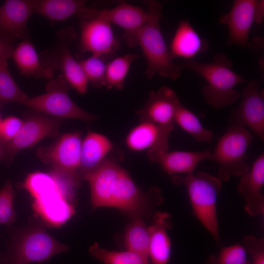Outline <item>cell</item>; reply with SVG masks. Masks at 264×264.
Instances as JSON below:
<instances>
[{"label":"cell","instance_id":"obj_1","mask_svg":"<svg viewBox=\"0 0 264 264\" xmlns=\"http://www.w3.org/2000/svg\"><path fill=\"white\" fill-rule=\"evenodd\" d=\"M112 152L87 180L93 208H116L132 218L148 214L163 200L156 187L143 192L120 165V154Z\"/></svg>","mask_w":264,"mask_h":264},{"label":"cell","instance_id":"obj_2","mask_svg":"<svg viewBox=\"0 0 264 264\" xmlns=\"http://www.w3.org/2000/svg\"><path fill=\"white\" fill-rule=\"evenodd\" d=\"M22 186L33 198L36 215L48 224L60 226L74 214L75 190L53 174H31Z\"/></svg>","mask_w":264,"mask_h":264},{"label":"cell","instance_id":"obj_3","mask_svg":"<svg viewBox=\"0 0 264 264\" xmlns=\"http://www.w3.org/2000/svg\"><path fill=\"white\" fill-rule=\"evenodd\" d=\"M182 69H189L201 75L206 84L201 89L204 100L215 109L229 106L237 101L241 95L235 88L246 80L232 69L231 60L224 53L215 54L210 63L186 60L177 64Z\"/></svg>","mask_w":264,"mask_h":264},{"label":"cell","instance_id":"obj_4","mask_svg":"<svg viewBox=\"0 0 264 264\" xmlns=\"http://www.w3.org/2000/svg\"><path fill=\"white\" fill-rule=\"evenodd\" d=\"M145 2L149 19L138 34L135 46L141 47L146 60L145 75L148 78L157 74L176 80L180 76L182 69L173 61L161 31L159 21L162 5L157 0Z\"/></svg>","mask_w":264,"mask_h":264},{"label":"cell","instance_id":"obj_5","mask_svg":"<svg viewBox=\"0 0 264 264\" xmlns=\"http://www.w3.org/2000/svg\"><path fill=\"white\" fill-rule=\"evenodd\" d=\"M171 181L185 188L194 215L214 241L220 243L217 201L222 189V181L217 176L204 172L174 175Z\"/></svg>","mask_w":264,"mask_h":264},{"label":"cell","instance_id":"obj_6","mask_svg":"<svg viewBox=\"0 0 264 264\" xmlns=\"http://www.w3.org/2000/svg\"><path fill=\"white\" fill-rule=\"evenodd\" d=\"M68 249L42 225L31 224L12 235L4 262L10 264L42 263Z\"/></svg>","mask_w":264,"mask_h":264},{"label":"cell","instance_id":"obj_7","mask_svg":"<svg viewBox=\"0 0 264 264\" xmlns=\"http://www.w3.org/2000/svg\"><path fill=\"white\" fill-rule=\"evenodd\" d=\"M253 138V134L244 126L231 122L219 139L212 151L211 160L219 165L217 177L220 181L241 176L249 170L246 154Z\"/></svg>","mask_w":264,"mask_h":264},{"label":"cell","instance_id":"obj_8","mask_svg":"<svg viewBox=\"0 0 264 264\" xmlns=\"http://www.w3.org/2000/svg\"><path fill=\"white\" fill-rule=\"evenodd\" d=\"M53 46L39 54L42 63L46 67L61 72L71 88L80 94L87 92L88 81L79 63L70 51V45L77 37L74 27H63L55 34Z\"/></svg>","mask_w":264,"mask_h":264},{"label":"cell","instance_id":"obj_9","mask_svg":"<svg viewBox=\"0 0 264 264\" xmlns=\"http://www.w3.org/2000/svg\"><path fill=\"white\" fill-rule=\"evenodd\" d=\"M71 88L63 75L49 79L45 86V93L29 97L20 104L35 111L61 119L68 118L93 121L97 118L79 107L70 98L68 91Z\"/></svg>","mask_w":264,"mask_h":264},{"label":"cell","instance_id":"obj_10","mask_svg":"<svg viewBox=\"0 0 264 264\" xmlns=\"http://www.w3.org/2000/svg\"><path fill=\"white\" fill-rule=\"evenodd\" d=\"M82 139L78 132L65 133L54 142L37 149V156L52 168V174L79 186L78 176Z\"/></svg>","mask_w":264,"mask_h":264},{"label":"cell","instance_id":"obj_11","mask_svg":"<svg viewBox=\"0 0 264 264\" xmlns=\"http://www.w3.org/2000/svg\"><path fill=\"white\" fill-rule=\"evenodd\" d=\"M80 28L78 48L103 60L113 56L119 48L111 23L101 16L98 9L87 7L77 15Z\"/></svg>","mask_w":264,"mask_h":264},{"label":"cell","instance_id":"obj_12","mask_svg":"<svg viewBox=\"0 0 264 264\" xmlns=\"http://www.w3.org/2000/svg\"><path fill=\"white\" fill-rule=\"evenodd\" d=\"M264 16V0H235L230 11L222 15L219 19L229 30L227 45L255 50L254 44L248 40V35L253 23L261 22Z\"/></svg>","mask_w":264,"mask_h":264},{"label":"cell","instance_id":"obj_13","mask_svg":"<svg viewBox=\"0 0 264 264\" xmlns=\"http://www.w3.org/2000/svg\"><path fill=\"white\" fill-rule=\"evenodd\" d=\"M62 120L39 112L28 116L16 136L5 146L4 163L9 165L19 152L45 138L59 137Z\"/></svg>","mask_w":264,"mask_h":264},{"label":"cell","instance_id":"obj_14","mask_svg":"<svg viewBox=\"0 0 264 264\" xmlns=\"http://www.w3.org/2000/svg\"><path fill=\"white\" fill-rule=\"evenodd\" d=\"M258 80H253L244 88L239 105L233 112L231 122L248 128L262 141L264 140V91Z\"/></svg>","mask_w":264,"mask_h":264},{"label":"cell","instance_id":"obj_15","mask_svg":"<svg viewBox=\"0 0 264 264\" xmlns=\"http://www.w3.org/2000/svg\"><path fill=\"white\" fill-rule=\"evenodd\" d=\"M33 12V0L4 1L0 6V37L14 42L28 39L27 22Z\"/></svg>","mask_w":264,"mask_h":264},{"label":"cell","instance_id":"obj_16","mask_svg":"<svg viewBox=\"0 0 264 264\" xmlns=\"http://www.w3.org/2000/svg\"><path fill=\"white\" fill-rule=\"evenodd\" d=\"M174 128L141 121L129 132L125 142L128 149L133 152L146 151L147 154L167 151L169 139Z\"/></svg>","mask_w":264,"mask_h":264},{"label":"cell","instance_id":"obj_17","mask_svg":"<svg viewBox=\"0 0 264 264\" xmlns=\"http://www.w3.org/2000/svg\"><path fill=\"white\" fill-rule=\"evenodd\" d=\"M180 101L176 92L163 86L151 91L144 106L137 111L141 121H147L163 126L175 127L174 116Z\"/></svg>","mask_w":264,"mask_h":264},{"label":"cell","instance_id":"obj_18","mask_svg":"<svg viewBox=\"0 0 264 264\" xmlns=\"http://www.w3.org/2000/svg\"><path fill=\"white\" fill-rule=\"evenodd\" d=\"M98 12L111 24L123 29V38L130 47L135 46L138 34L149 19L148 10L125 2L111 9L98 10Z\"/></svg>","mask_w":264,"mask_h":264},{"label":"cell","instance_id":"obj_19","mask_svg":"<svg viewBox=\"0 0 264 264\" xmlns=\"http://www.w3.org/2000/svg\"><path fill=\"white\" fill-rule=\"evenodd\" d=\"M264 154L254 161L249 170L241 176L238 192L244 198V210L250 216L264 214Z\"/></svg>","mask_w":264,"mask_h":264},{"label":"cell","instance_id":"obj_20","mask_svg":"<svg viewBox=\"0 0 264 264\" xmlns=\"http://www.w3.org/2000/svg\"><path fill=\"white\" fill-rule=\"evenodd\" d=\"M113 144L105 135L88 131L82 140L78 176L87 180L104 162L113 150Z\"/></svg>","mask_w":264,"mask_h":264},{"label":"cell","instance_id":"obj_21","mask_svg":"<svg viewBox=\"0 0 264 264\" xmlns=\"http://www.w3.org/2000/svg\"><path fill=\"white\" fill-rule=\"evenodd\" d=\"M212 151L160 152L147 154L149 159L158 164L166 173L171 175H185L194 173L195 169L202 161L210 159Z\"/></svg>","mask_w":264,"mask_h":264},{"label":"cell","instance_id":"obj_22","mask_svg":"<svg viewBox=\"0 0 264 264\" xmlns=\"http://www.w3.org/2000/svg\"><path fill=\"white\" fill-rule=\"evenodd\" d=\"M170 216L166 212H156L152 224L148 227V256L151 264H168L171 243L167 233L171 226Z\"/></svg>","mask_w":264,"mask_h":264},{"label":"cell","instance_id":"obj_23","mask_svg":"<svg viewBox=\"0 0 264 264\" xmlns=\"http://www.w3.org/2000/svg\"><path fill=\"white\" fill-rule=\"evenodd\" d=\"M202 39L188 20L180 21L172 39L169 53L172 59L188 60L207 49Z\"/></svg>","mask_w":264,"mask_h":264},{"label":"cell","instance_id":"obj_24","mask_svg":"<svg viewBox=\"0 0 264 264\" xmlns=\"http://www.w3.org/2000/svg\"><path fill=\"white\" fill-rule=\"evenodd\" d=\"M11 57L22 75L48 80L54 77L55 71L42 63L29 39L23 40L15 46Z\"/></svg>","mask_w":264,"mask_h":264},{"label":"cell","instance_id":"obj_25","mask_svg":"<svg viewBox=\"0 0 264 264\" xmlns=\"http://www.w3.org/2000/svg\"><path fill=\"white\" fill-rule=\"evenodd\" d=\"M83 0H33V12L52 21H64L78 15L87 6Z\"/></svg>","mask_w":264,"mask_h":264},{"label":"cell","instance_id":"obj_26","mask_svg":"<svg viewBox=\"0 0 264 264\" xmlns=\"http://www.w3.org/2000/svg\"><path fill=\"white\" fill-rule=\"evenodd\" d=\"M175 123L190 134L198 143H210L214 136L213 132L205 129L197 116L179 101L176 106Z\"/></svg>","mask_w":264,"mask_h":264},{"label":"cell","instance_id":"obj_27","mask_svg":"<svg viewBox=\"0 0 264 264\" xmlns=\"http://www.w3.org/2000/svg\"><path fill=\"white\" fill-rule=\"evenodd\" d=\"M124 242L127 250L149 257L148 227L146 225L141 217L132 218L125 230Z\"/></svg>","mask_w":264,"mask_h":264},{"label":"cell","instance_id":"obj_28","mask_svg":"<svg viewBox=\"0 0 264 264\" xmlns=\"http://www.w3.org/2000/svg\"><path fill=\"white\" fill-rule=\"evenodd\" d=\"M89 251L91 255L105 264H151L149 257L133 251H110L94 243Z\"/></svg>","mask_w":264,"mask_h":264},{"label":"cell","instance_id":"obj_29","mask_svg":"<svg viewBox=\"0 0 264 264\" xmlns=\"http://www.w3.org/2000/svg\"><path fill=\"white\" fill-rule=\"evenodd\" d=\"M138 57L135 53L117 57L106 65L105 86L110 89H121L132 63Z\"/></svg>","mask_w":264,"mask_h":264},{"label":"cell","instance_id":"obj_30","mask_svg":"<svg viewBox=\"0 0 264 264\" xmlns=\"http://www.w3.org/2000/svg\"><path fill=\"white\" fill-rule=\"evenodd\" d=\"M29 97L13 78L7 61H0V107L9 102L20 104Z\"/></svg>","mask_w":264,"mask_h":264},{"label":"cell","instance_id":"obj_31","mask_svg":"<svg viewBox=\"0 0 264 264\" xmlns=\"http://www.w3.org/2000/svg\"><path fill=\"white\" fill-rule=\"evenodd\" d=\"M206 264H252L243 245L239 243L222 246L216 255H211Z\"/></svg>","mask_w":264,"mask_h":264},{"label":"cell","instance_id":"obj_32","mask_svg":"<svg viewBox=\"0 0 264 264\" xmlns=\"http://www.w3.org/2000/svg\"><path fill=\"white\" fill-rule=\"evenodd\" d=\"M79 63L88 83L96 88L105 86L106 65L102 58L92 55Z\"/></svg>","mask_w":264,"mask_h":264},{"label":"cell","instance_id":"obj_33","mask_svg":"<svg viewBox=\"0 0 264 264\" xmlns=\"http://www.w3.org/2000/svg\"><path fill=\"white\" fill-rule=\"evenodd\" d=\"M14 197L12 184L8 179L0 189V224H11L15 220Z\"/></svg>","mask_w":264,"mask_h":264},{"label":"cell","instance_id":"obj_34","mask_svg":"<svg viewBox=\"0 0 264 264\" xmlns=\"http://www.w3.org/2000/svg\"><path fill=\"white\" fill-rule=\"evenodd\" d=\"M244 247L250 256L252 264H264V239L247 235L243 238Z\"/></svg>","mask_w":264,"mask_h":264},{"label":"cell","instance_id":"obj_35","mask_svg":"<svg viewBox=\"0 0 264 264\" xmlns=\"http://www.w3.org/2000/svg\"><path fill=\"white\" fill-rule=\"evenodd\" d=\"M23 121L10 116L1 120L0 124V142L4 146L11 141L21 129Z\"/></svg>","mask_w":264,"mask_h":264},{"label":"cell","instance_id":"obj_36","mask_svg":"<svg viewBox=\"0 0 264 264\" xmlns=\"http://www.w3.org/2000/svg\"><path fill=\"white\" fill-rule=\"evenodd\" d=\"M14 42L0 37V61H7L15 48Z\"/></svg>","mask_w":264,"mask_h":264},{"label":"cell","instance_id":"obj_37","mask_svg":"<svg viewBox=\"0 0 264 264\" xmlns=\"http://www.w3.org/2000/svg\"><path fill=\"white\" fill-rule=\"evenodd\" d=\"M5 152V146L0 142V160H2Z\"/></svg>","mask_w":264,"mask_h":264},{"label":"cell","instance_id":"obj_38","mask_svg":"<svg viewBox=\"0 0 264 264\" xmlns=\"http://www.w3.org/2000/svg\"><path fill=\"white\" fill-rule=\"evenodd\" d=\"M1 120H1V117H0V124L1 122Z\"/></svg>","mask_w":264,"mask_h":264}]
</instances>
